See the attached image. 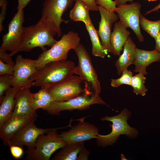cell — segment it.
<instances>
[{
    "label": "cell",
    "instance_id": "obj_1",
    "mask_svg": "<svg viewBox=\"0 0 160 160\" xmlns=\"http://www.w3.org/2000/svg\"><path fill=\"white\" fill-rule=\"evenodd\" d=\"M57 32L46 18L41 17L35 24L23 27L21 41L18 48L9 55L13 56L20 52H28L36 47L43 51L45 46L52 47L57 41L54 38Z\"/></svg>",
    "mask_w": 160,
    "mask_h": 160
},
{
    "label": "cell",
    "instance_id": "obj_2",
    "mask_svg": "<svg viewBox=\"0 0 160 160\" xmlns=\"http://www.w3.org/2000/svg\"><path fill=\"white\" fill-rule=\"evenodd\" d=\"M74 63L62 60L48 63L37 69L29 78L33 82L32 87L47 88L74 74Z\"/></svg>",
    "mask_w": 160,
    "mask_h": 160
},
{
    "label": "cell",
    "instance_id": "obj_3",
    "mask_svg": "<svg viewBox=\"0 0 160 160\" xmlns=\"http://www.w3.org/2000/svg\"><path fill=\"white\" fill-rule=\"evenodd\" d=\"M131 115V112L125 108L117 115L113 116H106L101 118L102 121L112 122V124L111 125L112 131L106 135L97 134L95 139L98 146L105 147L113 145L116 142L119 136L123 134L129 138L136 137L138 134L137 130L135 128L131 127L127 123Z\"/></svg>",
    "mask_w": 160,
    "mask_h": 160
},
{
    "label": "cell",
    "instance_id": "obj_4",
    "mask_svg": "<svg viewBox=\"0 0 160 160\" xmlns=\"http://www.w3.org/2000/svg\"><path fill=\"white\" fill-rule=\"evenodd\" d=\"M71 123L67 126L53 128L47 133L40 135L36 141L35 147L28 148L25 151L28 160H49L52 155L57 150L67 145L58 134L57 130L71 127Z\"/></svg>",
    "mask_w": 160,
    "mask_h": 160
},
{
    "label": "cell",
    "instance_id": "obj_5",
    "mask_svg": "<svg viewBox=\"0 0 160 160\" xmlns=\"http://www.w3.org/2000/svg\"><path fill=\"white\" fill-rule=\"evenodd\" d=\"M80 40L78 33L73 31L63 34L50 49L43 51L35 60L36 68H40L51 62L66 60L69 50L74 49Z\"/></svg>",
    "mask_w": 160,
    "mask_h": 160
},
{
    "label": "cell",
    "instance_id": "obj_6",
    "mask_svg": "<svg viewBox=\"0 0 160 160\" xmlns=\"http://www.w3.org/2000/svg\"><path fill=\"white\" fill-rule=\"evenodd\" d=\"M74 50L78 59V64L75 68L74 74L80 77L87 90L100 94V83L88 52L80 43Z\"/></svg>",
    "mask_w": 160,
    "mask_h": 160
},
{
    "label": "cell",
    "instance_id": "obj_7",
    "mask_svg": "<svg viewBox=\"0 0 160 160\" xmlns=\"http://www.w3.org/2000/svg\"><path fill=\"white\" fill-rule=\"evenodd\" d=\"M47 89L56 102L66 101L85 93H93L86 89L79 76L73 75Z\"/></svg>",
    "mask_w": 160,
    "mask_h": 160
},
{
    "label": "cell",
    "instance_id": "obj_8",
    "mask_svg": "<svg viewBox=\"0 0 160 160\" xmlns=\"http://www.w3.org/2000/svg\"><path fill=\"white\" fill-rule=\"evenodd\" d=\"M100 104L108 106L100 97L99 94L87 93L83 95L63 102L52 101L49 106L44 110L52 115H58L64 110H84L89 109L93 104Z\"/></svg>",
    "mask_w": 160,
    "mask_h": 160
},
{
    "label": "cell",
    "instance_id": "obj_9",
    "mask_svg": "<svg viewBox=\"0 0 160 160\" xmlns=\"http://www.w3.org/2000/svg\"><path fill=\"white\" fill-rule=\"evenodd\" d=\"M75 0H45L42 4L41 17H44L51 23L56 30L57 36L62 34L60 25L62 22L68 23L69 20L62 18L64 12L71 7Z\"/></svg>",
    "mask_w": 160,
    "mask_h": 160
},
{
    "label": "cell",
    "instance_id": "obj_10",
    "mask_svg": "<svg viewBox=\"0 0 160 160\" xmlns=\"http://www.w3.org/2000/svg\"><path fill=\"white\" fill-rule=\"evenodd\" d=\"M141 4L138 2L126 4L117 6L115 12L120 21L127 28H131L135 33L140 42L144 41V37L141 33L140 20Z\"/></svg>",
    "mask_w": 160,
    "mask_h": 160
},
{
    "label": "cell",
    "instance_id": "obj_11",
    "mask_svg": "<svg viewBox=\"0 0 160 160\" xmlns=\"http://www.w3.org/2000/svg\"><path fill=\"white\" fill-rule=\"evenodd\" d=\"M24 20L23 9L17 11L8 24V32L2 36L0 49L12 52L18 48L21 41Z\"/></svg>",
    "mask_w": 160,
    "mask_h": 160
},
{
    "label": "cell",
    "instance_id": "obj_12",
    "mask_svg": "<svg viewBox=\"0 0 160 160\" xmlns=\"http://www.w3.org/2000/svg\"><path fill=\"white\" fill-rule=\"evenodd\" d=\"M15 62L12 87H31L33 82L29 78L37 70L35 60L24 58L22 55H17Z\"/></svg>",
    "mask_w": 160,
    "mask_h": 160
},
{
    "label": "cell",
    "instance_id": "obj_13",
    "mask_svg": "<svg viewBox=\"0 0 160 160\" xmlns=\"http://www.w3.org/2000/svg\"><path fill=\"white\" fill-rule=\"evenodd\" d=\"M99 129L92 124L81 120L67 131L62 132L60 135L67 144L78 143L95 138Z\"/></svg>",
    "mask_w": 160,
    "mask_h": 160
},
{
    "label": "cell",
    "instance_id": "obj_14",
    "mask_svg": "<svg viewBox=\"0 0 160 160\" xmlns=\"http://www.w3.org/2000/svg\"><path fill=\"white\" fill-rule=\"evenodd\" d=\"M33 120L27 124L10 139L8 146L26 145L28 148L35 147L36 141L40 135L47 133L53 128H41L38 127Z\"/></svg>",
    "mask_w": 160,
    "mask_h": 160
},
{
    "label": "cell",
    "instance_id": "obj_15",
    "mask_svg": "<svg viewBox=\"0 0 160 160\" xmlns=\"http://www.w3.org/2000/svg\"><path fill=\"white\" fill-rule=\"evenodd\" d=\"M101 19L97 31L104 49L107 52L112 53L110 42L111 30L113 23L117 21L118 17L115 12H110L102 7L98 6Z\"/></svg>",
    "mask_w": 160,
    "mask_h": 160
},
{
    "label": "cell",
    "instance_id": "obj_16",
    "mask_svg": "<svg viewBox=\"0 0 160 160\" xmlns=\"http://www.w3.org/2000/svg\"><path fill=\"white\" fill-rule=\"evenodd\" d=\"M36 113L24 116H12L0 128V137L4 145L8 146L12 137L29 123L36 120Z\"/></svg>",
    "mask_w": 160,
    "mask_h": 160
},
{
    "label": "cell",
    "instance_id": "obj_17",
    "mask_svg": "<svg viewBox=\"0 0 160 160\" xmlns=\"http://www.w3.org/2000/svg\"><path fill=\"white\" fill-rule=\"evenodd\" d=\"M15 98V105L12 116H26L36 113L32 107L33 93L31 92L29 88H20Z\"/></svg>",
    "mask_w": 160,
    "mask_h": 160
},
{
    "label": "cell",
    "instance_id": "obj_18",
    "mask_svg": "<svg viewBox=\"0 0 160 160\" xmlns=\"http://www.w3.org/2000/svg\"><path fill=\"white\" fill-rule=\"evenodd\" d=\"M160 61V53L156 50L147 51L137 48L136 50L133 64L135 66L133 71L147 74L146 68L151 63Z\"/></svg>",
    "mask_w": 160,
    "mask_h": 160
},
{
    "label": "cell",
    "instance_id": "obj_19",
    "mask_svg": "<svg viewBox=\"0 0 160 160\" xmlns=\"http://www.w3.org/2000/svg\"><path fill=\"white\" fill-rule=\"evenodd\" d=\"M20 88L10 87L5 91L0 100V128L12 117L15 105V97Z\"/></svg>",
    "mask_w": 160,
    "mask_h": 160
},
{
    "label": "cell",
    "instance_id": "obj_20",
    "mask_svg": "<svg viewBox=\"0 0 160 160\" xmlns=\"http://www.w3.org/2000/svg\"><path fill=\"white\" fill-rule=\"evenodd\" d=\"M127 28L120 21L116 22L114 24L110 38L112 53L114 55H120L124 45L129 37L130 33L127 30Z\"/></svg>",
    "mask_w": 160,
    "mask_h": 160
},
{
    "label": "cell",
    "instance_id": "obj_21",
    "mask_svg": "<svg viewBox=\"0 0 160 160\" xmlns=\"http://www.w3.org/2000/svg\"><path fill=\"white\" fill-rule=\"evenodd\" d=\"M137 48L132 39L129 37L123 47V51L118 59L116 61V66L117 74L120 75L124 70L133 64L136 50Z\"/></svg>",
    "mask_w": 160,
    "mask_h": 160
},
{
    "label": "cell",
    "instance_id": "obj_22",
    "mask_svg": "<svg viewBox=\"0 0 160 160\" xmlns=\"http://www.w3.org/2000/svg\"><path fill=\"white\" fill-rule=\"evenodd\" d=\"M85 147L84 142L67 144L56 153L51 160H77L79 152Z\"/></svg>",
    "mask_w": 160,
    "mask_h": 160
},
{
    "label": "cell",
    "instance_id": "obj_23",
    "mask_svg": "<svg viewBox=\"0 0 160 160\" xmlns=\"http://www.w3.org/2000/svg\"><path fill=\"white\" fill-rule=\"evenodd\" d=\"M90 9L87 5L80 0H76L73 8L70 11L69 17L74 21H81L85 24L92 23L89 15Z\"/></svg>",
    "mask_w": 160,
    "mask_h": 160
},
{
    "label": "cell",
    "instance_id": "obj_24",
    "mask_svg": "<svg viewBox=\"0 0 160 160\" xmlns=\"http://www.w3.org/2000/svg\"><path fill=\"white\" fill-rule=\"evenodd\" d=\"M85 24L92 43V54L95 57L104 58L107 52L104 49L102 46L97 31L95 29L92 22Z\"/></svg>",
    "mask_w": 160,
    "mask_h": 160
},
{
    "label": "cell",
    "instance_id": "obj_25",
    "mask_svg": "<svg viewBox=\"0 0 160 160\" xmlns=\"http://www.w3.org/2000/svg\"><path fill=\"white\" fill-rule=\"evenodd\" d=\"M140 25L151 37L155 39L160 31V20L152 21L146 18L141 14L140 17Z\"/></svg>",
    "mask_w": 160,
    "mask_h": 160
},
{
    "label": "cell",
    "instance_id": "obj_26",
    "mask_svg": "<svg viewBox=\"0 0 160 160\" xmlns=\"http://www.w3.org/2000/svg\"><path fill=\"white\" fill-rule=\"evenodd\" d=\"M145 74L142 72L133 76L131 81L130 86L133 88V92L136 95H140L142 96L145 95L147 89L145 85L146 77Z\"/></svg>",
    "mask_w": 160,
    "mask_h": 160
},
{
    "label": "cell",
    "instance_id": "obj_27",
    "mask_svg": "<svg viewBox=\"0 0 160 160\" xmlns=\"http://www.w3.org/2000/svg\"><path fill=\"white\" fill-rule=\"evenodd\" d=\"M121 77L117 79H111V85L114 87H118L121 85H130L133 73L130 70L126 69L123 71Z\"/></svg>",
    "mask_w": 160,
    "mask_h": 160
},
{
    "label": "cell",
    "instance_id": "obj_28",
    "mask_svg": "<svg viewBox=\"0 0 160 160\" xmlns=\"http://www.w3.org/2000/svg\"><path fill=\"white\" fill-rule=\"evenodd\" d=\"M13 75L5 74L0 77V100H1L5 91L12 85Z\"/></svg>",
    "mask_w": 160,
    "mask_h": 160
},
{
    "label": "cell",
    "instance_id": "obj_29",
    "mask_svg": "<svg viewBox=\"0 0 160 160\" xmlns=\"http://www.w3.org/2000/svg\"><path fill=\"white\" fill-rule=\"evenodd\" d=\"M33 97L36 99H41L50 101H53V97L47 88L41 87L39 92L33 93Z\"/></svg>",
    "mask_w": 160,
    "mask_h": 160
},
{
    "label": "cell",
    "instance_id": "obj_30",
    "mask_svg": "<svg viewBox=\"0 0 160 160\" xmlns=\"http://www.w3.org/2000/svg\"><path fill=\"white\" fill-rule=\"evenodd\" d=\"M97 4L100 6L110 12H115L117 9L116 2L112 0H96Z\"/></svg>",
    "mask_w": 160,
    "mask_h": 160
},
{
    "label": "cell",
    "instance_id": "obj_31",
    "mask_svg": "<svg viewBox=\"0 0 160 160\" xmlns=\"http://www.w3.org/2000/svg\"><path fill=\"white\" fill-rule=\"evenodd\" d=\"M52 102L33 98L31 102V106L35 111H36L39 108H41L44 110L48 107Z\"/></svg>",
    "mask_w": 160,
    "mask_h": 160
},
{
    "label": "cell",
    "instance_id": "obj_32",
    "mask_svg": "<svg viewBox=\"0 0 160 160\" xmlns=\"http://www.w3.org/2000/svg\"><path fill=\"white\" fill-rule=\"evenodd\" d=\"M14 67L4 63L0 59V75L5 74L13 75Z\"/></svg>",
    "mask_w": 160,
    "mask_h": 160
},
{
    "label": "cell",
    "instance_id": "obj_33",
    "mask_svg": "<svg viewBox=\"0 0 160 160\" xmlns=\"http://www.w3.org/2000/svg\"><path fill=\"white\" fill-rule=\"evenodd\" d=\"M7 0H0V7L1 8L0 14V32L3 30V23L5 18L7 10Z\"/></svg>",
    "mask_w": 160,
    "mask_h": 160
},
{
    "label": "cell",
    "instance_id": "obj_34",
    "mask_svg": "<svg viewBox=\"0 0 160 160\" xmlns=\"http://www.w3.org/2000/svg\"><path fill=\"white\" fill-rule=\"evenodd\" d=\"M9 147L11 154L14 158L18 159L22 156L24 153V151L22 146L12 145Z\"/></svg>",
    "mask_w": 160,
    "mask_h": 160
},
{
    "label": "cell",
    "instance_id": "obj_35",
    "mask_svg": "<svg viewBox=\"0 0 160 160\" xmlns=\"http://www.w3.org/2000/svg\"><path fill=\"white\" fill-rule=\"evenodd\" d=\"M12 57L7 53L6 51L0 49V59L5 63L14 67L15 62L13 61Z\"/></svg>",
    "mask_w": 160,
    "mask_h": 160
},
{
    "label": "cell",
    "instance_id": "obj_36",
    "mask_svg": "<svg viewBox=\"0 0 160 160\" xmlns=\"http://www.w3.org/2000/svg\"><path fill=\"white\" fill-rule=\"evenodd\" d=\"M84 2L88 7L90 10L92 11L98 10V6L96 0H80Z\"/></svg>",
    "mask_w": 160,
    "mask_h": 160
},
{
    "label": "cell",
    "instance_id": "obj_37",
    "mask_svg": "<svg viewBox=\"0 0 160 160\" xmlns=\"http://www.w3.org/2000/svg\"><path fill=\"white\" fill-rule=\"evenodd\" d=\"M90 154L89 151L85 147L79 152L77 160H88Z\"/></svg>",
    "mask_w": 160,
    "mask_h": 160
},
{
    "label": "cell",
    "instance_id": "obj_38",
    "mask_svg": "<svg viewBox=\"0 0 160 160\" xmlns=\"http://www.w3.org/2000/svg\"><path fill=\"white\" fill-rule=\"evenodd\" d=\"M30 1L31 0H18L17 11L23 9Z\"/></svg>",
    "mask_w": 160,
    "mask_h": 160
},
{
    "label": "cell",
    "instance_id": "obj_39",
    "mask_svg": "<svg viewBox=\"0 0 160 160\" xmlns=\"http://www.w3.org/2000/svg\"><path fill=\"white\" fill-rule=\"evenodd\" d=\"M155 40L156 41L155 49L160 53V31Z\"/></svg>",
    "mask_w": 160,
    "mask_h": 160
},
{
    "label": "cell",
    "instance_id": "obj_40",
    "mask_svg": "<svg viewBox=\"0 0 160 160\" xmlns=\"http://www.w3.org/2000/svg\"><path fill=\"white\" fill-rule=\"evenodd\" d=\"M134 0H114L116 6L119 5L126 4L127 1L132 2Z\"/></svg>",
    "mask_w": 160,
    "mask_h": 160
},
{
    "label": "cell",
    "instance_id": "obj_41",
    "mask_svg": "<svg viewBox=\"0 0 160 160\" xmlns=\"http://www.w3.org/2000/svg\"><path fill=\"white\" fill-rule=\"evenodd\" d=\"M160 9V3L155 7L154 8L151 9L145 13V15H148L150 13L155 12L156 11L158 10L159 9Z\"/></svg>",
    "mask_w": 160,
    "mask_h": 160
},
{
    "label": "cell",
    "instance_id": "obj_42",
    "mask_svg": "<svg viewBox=\"0 0 160 160\" xmlns=\"http://www.w3.org/2000/svg\"><path fill=\"white\" fill-rule=\"evenodd\" d=\"M121 158L122 160H127L125 157V156L123 154H121Z\"/></svg>",
    "mask_w": 160,
    "mask_h": 160
},
{
    "label": "cell",
    "instance_id": "obj_43",
    "mask_svg": "<svg viewBox=\"0 0 160 160\" xmlns=\"http://www.w3.org/2000/svg\"><path fill=\"white\" fill-rule=\"evenodd\" d=\"M147 0L148 1H157V0Z\"/></svg>",
    "mask_w": 160,
    "mask_h": 160
}]
</instances>
